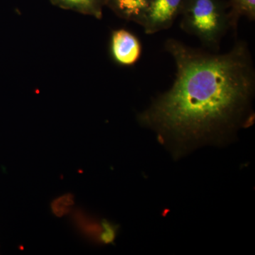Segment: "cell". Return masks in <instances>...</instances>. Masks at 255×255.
<instances>
[{
    "mask_svg": "<svg viewBox=\"0 0 255 255\" xmlns=\"http://www.w3.org/2000/svg\"><path fill=\"white\" fill-rule=\"evenodd\" d=\"M165 48L175 62L173 85L139 116V122L177 142L219 137L241 127L255 94V74L246 43L224 54L191 48L175 39Z\"/></svg>",
    "mask_w": 255,
    "mask_h": 255,
    "instance_id": "obj_1",
    "label": "cell"
},
{
    "mask_svg": "<svg viewBox=\"0 0 255 255\" xmlns=\"http://www.w3.org/2000/svg\"><path fill=\"white\" fill-rule=\"evenodd\" d=\"M181 27L206 46L218 49L231 26L236 28L231 4L223 0H184Z\"/></svg>",
    "mask_w": 255,
    "mask_h": 255,
    "instance_id": "obj_2",
    "label": "cell"
},
{
    "mask_svg": "<svg viewBox=\"0 0 255 255\" xmlns=\"http://www.w3.org/2000/svg\"><path fill=\"white\" fill-rule=\"evenodd\" d=\"M184 0H152L141 26L147 34L168 29L180 14Z\"/></svg>",
    "mask_w": 255,
    "mask_h": 255,
    "instance_id": "obj_3",
    "label": "cell"
},
{
    "mask_svg": "<svg viewBox=\"0 0 255 255\" xmlns=\"http://www.w3.org/2000/svg\"><path fill=\"white\" fill-rule=\"evenodd\" d=\"M110 49L116 63L126 66L134 65L141 54V45L137 37L123 28L112 32Z\"/></svg>",
    "mask_w": 255,
    "mask_h": 255,
    "instance_id": "obj_4",
    "label": "cell"
},
{
    "mask_svg": "<svg viewBox=\"0 0 255 255\" xmlns=\"http://www.w3.org/2000/svg\"><path fill=\"white\" fill-rule=\"evenodd\" d=\"M152 0H107V6L119 17L141 26Z\"/></svg>",
    "mask_w": 255,
    "mask_h": 255,
    "instance_id": "obj_5",
    "label": "cell"
},
{
    "mask_svg": "<svg viewBox=\"0 0 255 255\" xmlns=\"http://www.w3.org/2000/svg\"><path fill=\"white\" fill-rule=\"evenodd\" d=\"M50 2L61 9L72 10L80 14L101 19L103 8L107 0H50Z\"/></svg>",
    "mask_w": 255,
    "mask_h": 255,
    "instance_id": "obj_6",
    "label": "cell"
},
{
    "mask_svg": "<svg viewBox=\"0 0 255 255\" xmlns=\"http://www.w3.org/2000/svg\"><path fill=\"white\" fill-rule=\"evenodd\" d=\"M231 14L236 27L241 16H246L254 21L255 18V0H230Z\"/></svg>",
    "mask_w": 255,
    "mask_h": 255,
    "instance_id": "obj_7",
    "label": "cell"
}]
</instances>
